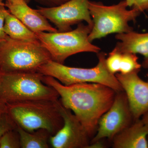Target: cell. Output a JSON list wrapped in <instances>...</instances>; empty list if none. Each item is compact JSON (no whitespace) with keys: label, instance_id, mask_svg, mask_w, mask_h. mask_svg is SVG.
<instances>
[{"label":"cell","instance_id":"obj_1","mask_svg":"<svg viewBox=\"0 0 148 148\" xmlns=\"http://www.w3.org/2000/svg\"><path fill=\"white\" fill-rule=\"evenodd\" d=\"M42 82L57 91L61 104L73 112L90 138H93L99 119L110 108L116 92L107 86L95 83L65 85L53 77L44 75Z\"/></svg>","mask_w":148,"mask_h":148},{"label":"cell","instance_id":"obj_2","mask_svg":"<svg viewBox=\"0 0 148 148\" xmlns=\"http://www.w3.org/2000/svg\"><path fill=\"white\" fill-rule=\"evenodd\" d=\"M58 102L37 100L8 104L7 112L17 126L29 132L46 130L52 136L64 125Z\"/></svg>","mask_w":148,"mask_h":148},{"label":"cell","instance_id":"obj_3","mask_svg":"<svg viewBox=\"0 0 148 148\" xmlns=\"http://www.w3.org/2000/svg\"><path fill=\"white\" fill-rule=\"evenodd\" d=\"M52 60L40 42L13 39L9 36L0 42V73L2 74L38 72Z\"/></svg>","mask_w":148,"mask_h":148},{"label":"cell","instance_id":"obj_4","mask_svg":"<svg viewBox=\"0 0 148 148\" xmlns=\"http://www.w3.org/2000/svg\"><path fill=\"white\" fill-rule=\"evenodd\" d=\"M97 54L98 64L90 69L69 67L51 60L41 66L38 72L44 75L53 77L65 85L95 83L107 86L116 92L123 91L115 75L107 68V54L103 52H99Z\"/></svg>","mask_w":148,"mask_h":148},{"label":"cell","instance_id":"obj_5","mask_svg":"<svg viewBox=\"0 0 148 148\" xmlns=\"http://www.w3.org/2000/svg\"><path fill=\"white\" fill-rule=\"evenodd\" d=\"M1 74L0 98L7 104L32 100L59 99L58 92L43 82V75L39 72Z\"/></svg>","mask_w":148,"mask_h":148},{"label":"cell","instance_id":"obj_6","mask_svg":"<svg viewBox=\"0 0 148 148\" xmlns=\"http://www.w3.org/2000/svg\"><path fill=\"white\" fill-rule=\"evenodd\" d=\"M92 26L81 23L76 29L66 32L37 33L40 42L48 51L52 61L64 64L71 56L81 52L98 53L101 49L88 40Z\"/></svg>","mask_w":148,"mask_h":148},{"label":"cell","instance_id":"obj_7","mask_svg":"<svg viewBox=\"0 0 148 148\" xmlns=\"http://www.w3.org/2000/svg\"><path fill=\"white\" fill-rule=\"evenodd\" d=\"M126 0L107 6L100 2L89 1L88 9L93 26L88 36L90 42L112 34H123L133 31L129 22L135 20L140 12L127 9Z\"/></svg>","mask_w":148,"mask_h":148},{"label":"cell","instance_id":"obj_8","mask_svg":"<svg viewBox=\"0 0 148 148\" xmlns=\"http://www.w3.org/2000/svg\"><path fill=\"white\" fill-rule=\"evenodd\" d=\"M133 120L125 92H116L110 108L99 119L97 131L90 143L105 139L112 140L118 133L132 124Z\"/></svg>","mask_w":148,"mask_h":148},{"label":"cell","instance_id":"obj_9","mask_svg":"<svg viewBox=\"0 0 148 148\" xmlns=\"http://www.w3.org/2000/svg\"><path fill=\"white\" fill-rule=\"evenodd\" d=\"M89 0H70L55 7H38L36 10L53 23L58 32L71 31V26L82 23L93 26L90 16Z\"/></svg>","mask_w":148,"mask_h":148},{"label":"cell","instance_id":"obj_10","mask_svg":"<svg viewBox=\"0 0 148 148\" xmlns=\"http://www.w3.org/2000/svg\"><path fill=\"white\" fill-rule=\"evenodd\" d=\"M58 109L64 125L55 135L51 136L50 145L53 148H89L90 138L78 119L61 104L59 99Z\"/></svg>","mask_w":148,"mask_h":148},{"label":"cell","instance_id":"obj_11","mask_svg":"<svg viewBox=\"0 0 148 148\" xmlns=\"http://www.w3.org/2000/svg\"><path fill=\"white\" fill-rule=\"evenodd\" d=\"M139 72L115 75L127 96L134 121L141 119L148 111V82L140 78Z\"/></svg>","mask_w":148,"mask_h":148},{"label":"cell","instance_id":"obj_12","mask_svg":"<svg viewBox=\"0 0 148 148\" xmlns=\"http://www.w3.org/2000/svg\"><path fill=\"white\" fill-rule=\"evenodd\" d=\"M5 5L11 13L35 34L41 32H58L56 27L49 24L47 18L36 10L31 8L28 4H14L6 1Z\"/></svg>","mask_w":148,"mask_h":148},{"label":"cell","instance_id":"obj_13","mask_svg":"<svg viewBox=\"0 0 148 148\" xmlns=\"http://www.w3.org/2000/svg\"><path fill=\"white\" fill-rule=\"evenodd\" d=\"M148 130L141 119L118 133L112 140L114 148H148Z\"/></svg>","mask_w":148,"mask_h":148},{"label":"cell","instance_id":"obj_14","mask_svg":"<svg viewBox=\"0 0 148 148\" xmlns=\"http://www.w3.org/2000/svg\"><path fill=\"white\" fill-rule=\"evenodd\" d=\"M115 38L119 41L114 49L121 53L140 54L144 57L142 67L148 69V33H139L134 31L117 34Z\"/></svg>","mask_w":148,"mask_h":148},{"label":"cell","instance_id":"obj_15","mask_svg":"<svg viewBox=\"0 0 148 148\" xmlns=\"http://www.w3.org/2000/svg\"><path fill=\"white\" fill-rule=\"evenodd\" d=\"M3 31L8 36L13 39L40 42L36 34L27 28L9 10L6 15Z\"/></svg>","mask_w":148,"mask_h":148},{"label":"cell","instance_id":"obj_16","mask_svg":"<svg viewBox=\"0 0 148 148\" xmlns=\"http://www.w3.org/2000/svg\"><path fill=\"white\" fill-rule=\"evenodd\" d=\"M20 137L21 148L50 147V133L46 130H37L29 132L18 126L16 128Z\"/></svg>","mask_w":148,"mask_h":148},{"label":"cell","instance_id":"obj_17","mask_svg":"<svg viewBox=\"0 0 148 148\" xmlns=\"http://www.w3.org/2000/svg\"><path fill=\"white\" fill-rule=\"evenodd\" d=\"M138 60L137 54L135 53H122L120 73L125 74L135 71H140L142 66Z\"/></svg>","mask_w":148,"mask_h":148},{"label":"cell","instance_id":"obj_18","mask_svg":"<svg viewBox=\"0 0 148 148\" xmlns=\"http://www.w3.org/2000/svg\"><path fill=\"white\" fill-rule=\"evenodd\" d=\"M20 148V137L16 128L8 131L0 138V148Z\"/></svg>","mask_w":148,"mask_h":148},{"label":"cell","instance_id":"obj_19","mask_svg":"<svg viewBox=\"0 0 148 148\" xmlns=\"http://www.w3.org/2000/svg\"><path fill=\"white\" fill-rule=\"evenodd\" d=\"M122 53L115 49L109 53L108 57L106 58V64L110 72L114 75L119 72Z\"/></svg>","mask_w":148,"mask_h":148},{"label":"cell","instance_id":"obj_20","mask_svg":"<svg viewBox=\"0 0 148 148\" xmlns=\"http://www.w3.org/2000/svg\"><path fill=\"white\" fill-rule=\"evenodd\" d=\"M16 125L7 111L0 114V138L9 130L15 129Z\"/></svg>","mask_w":148,"mask_h":148},{"label":"cell","instance_id":"obj_21","mask_svg":"<svg viewBox=\"0 0 148 148\" xmlns=\"http://www.w3.org/2000/svg\"><path fill=\"white\" fill-rule=\"evenodd\" d=\"M3 3L0 4V42L5 40L9 37L3 31L5 20L8 11L6 9Z\"/></svg>","mask_w":148,"mask_h":148},{"label":"cell","instance_id":"obj_22","mask_svg":"<svg viewBox=\"0 0 148 148\" xmlns=\"http://www.w3.org/2000/svg\"><path fill=\"white\" fill-rule=\"evenodd\" d=\"M36 2L45 6V7L52 8L63 4L70 0H34Z\"/></svg>","mask_w":148,"mask_h":148},{"label":"cell","instance_id":"obj_23","mask_svg":"<svg viewBox=\"0 0 148 148\" xmlns=\"http://www.w3.org/2000/svg\"><path fill=\"white\" fill-rule=\"evenodd\" d=\"M132 8L141 13L148 10V0H135Z\"/></svg>","mask_w":148,"mask_h":148},{"label":"cell","instance_id":"obj_24","mask_svg":"<svg viewBox=\"0 0 148 148\" xmlns=\"http://www.w3.org/2000/svg\"><path fill=\"white\" fill-rule=\"evenodd\" d=\"M31 0H7V1L12 4H28Z\"/></svg>","mask_w":148,"mask_h":148},{"label":"cell","instance_id":"obj_25","mask_svg":"<svg viewBox=\"0 0 148 148\" xmlns=\"http://www.w3.org/2000/svg\"><path fill=\"white\" fill-rule=\"evenodd\" d=\"M7 111V104L0 98V114Z\"/></svg>","mask_w":148,"mask_h":148},{"label":"cell","instance_id":"obj_26","mask_svg":"<svg viewBox=\"0 0 148 148\" xmlns=\"http://www.w3.org/2000/svg\"><path fill=\"white\" fill-rule=\"evenodd\" d=\"M141 119L148 130V111L141 118Z\"/></svg>","mask_w":148,"mask_h":148},{"label":"cell","instance_id":"obj_27","mask_svg":"<svg viewBox=\"0 0 148 148\" xmlns=\"http://www.w3.org/2000/svg\"><path fill=\"white\" fill-rule=\"evenodd\" d=\"M135 0H126L128 7H132L135 3Z\"/></svg>","mask_w":148,"mask_h":148},{"label":"cell","instance_id":"obj_28","mask_svg":"<svg viewBox=\"0 0 148 148\" xmlns=\"http://www.w3.org/2000/svg\"><path fill=\"white\" fill-rule=\"evenodd\" d=\"M2 81V74L0 73V87H1V84Z\"/></svg>","mask_w":148,"mask_h":148},{"label":"cell","instance_id":"obj_29","mask_svg":"<svg viewBox=\"0 0 148 148\" xmlns=\"http://www.w3.org/2000/svg\"><path fill=\"white\" fill-rule=\"evenodd\" d=\"M3 2V0H0V4L2 3Z\"/></svg>","mask_w":148,"mask_h":148},{"label":"cell","instance_id":"obj_30","mask_svg":"<svg viewBox=\"0 0 148 148\" xmlns=\"http://www.w3.org/2000/svg\"><path fill=\"white\" fill-rule=\"evenodd\" d=\"M147 77H148V74H147Z\"/></svg>","mask_w":148,"mask_h":148}]
</instances>
